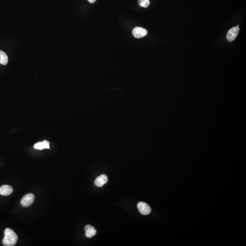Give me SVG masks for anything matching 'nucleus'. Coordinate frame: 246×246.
Masks as SVG:
<instances>
[{"instance_id": "obj_1", "label": "nucleus", "mask_w": 246, "mask_h": 246, "mask_svg": "<svg viewBox=\"0 0 246 246\" xmlns=\"http://www.w3.org/2000/svg\"><path fill=\"white\" fill-rule=\"evenodd\" d=\"M18 240L17 235L11 229H6L5 230V237L3 240V244L6 246H14Z\"/></svg>"}, {"instance_id": "obj_2", "label": "nucleus", "mask_w": 246, "mask_h": 246, "mask_svg": "<svg viewBox=\"0 0 246 246\" xmlns=\"http://www.w3.org/2000/svg\"><path fill=\"white\" fill-rule=\"evenodd\" d=\"M137 207L139 210L140 213L144 215H147L151 213V209L149 205L145 202H139L137 204Z\"/></svg>"}, {"instance_id": "obj_3", "label": "nucleus", "mask_w": 246, "mask_h": 246, "mask_svg": "<svg viewBox=\"0 0 246 246\" xmlns=\"http://www.w3.org/2000/svg\"><path fill=\"white\" fill-rule=\"evenodd\" d=\"M35 196L33 194L29 193L24 196L21 201V204L23 207H28L33 203Z\"/></svg>"}, {"instance_id": "obj_4", "label": "nucleus", "mask_w": 246, "mask_h": 246, "mask_svg": "<svg viewBox=\"0 0 246 246\" xmlns=\"http://www.w3.org/2000/svg\"><path fill=\"white\" fill-rule=\"evenodd\" d=\"M147 30L143 27H135L133 30V35L136 38H140L144 37L147 35Z\"/></svg>"}, {"instance_id": "obj_5", "label": "nucleus", "mask_w": 246, "mask_h": 246, "mask_svg": "<svg viewBox=\"0 0 246 246\" xmlns=\"http://www.w3.org/2000/svg\"><path fill=\"white\" fill-rule=\"evenodd\" d=\"M240 29L239 25L237 27H233L227 33V38L229 42H232L236 39L239 34Z\"/></svg>"}, {"instance_id": "obj_6", "label": "nucleus", "mask_w": 246, "mask_h": 246, "mask_svg": "<svg viewBox=\"0 0 246 246\" xmlns=\"http://www.w3.org/2000/svg\"><path fill=\"white\" fill-rule=\"evenodd\" d=\"M108 181V178L105 174L101 175L97 177L95 180V184L96 186L102 187L104 184H106Z\"/></svg>"}, {"instance_id": "obj_7", "label": "nucleus", "mask_w": 246, "mask_h": 246, "mask_svg": "<svg viewBox=\"0 0 246 246\" xmlns=\"http://www.w3.org/2000/svg\"><path fill=\"white\" fill-rule=\"evenodd\" d=\"M13 190L12 187L10 185H2L0 187V194L2 196H9L12 193Z\"/></svg>"}, {"instance_id": "obj_8", "label": "nucleus", "mask_w": 246, "mask_h": 246, "mask_svg": "<svg viewBox=\"0 0 246 246\" xmlns=\"http://www.w3.org/2000/svg\"><path fill=\"white\" fill-rule=\"evenodd\" d=\"M85 231H86V235L87 238H91L94 237L96 235L97 231L95 229V228L91 225H88L86 226L85 228Z\"/></svg>"}, {"instance_id": "obj_9", "label": "nucleus", "mask_w": 246, "mask_h": 246, "mask_svg": "<svg viewBox=\"0 0 246 246\" xmlns=\"http://www.w3.org/2000/svg\"><path fill=\"white\" fill-rule=\"evenodd\" d=\"M49 142L47 140H44L42 142H40L37 143L34 145V148L35 149L39 150H42L44 149H49L50 146H49Z\"/></svg>"}, {"instance_id": "obj_10", "label": "nucleus", "mask_w": 246, "mask_h": 246, "mask_svg": "<svg viewBox=\"0 0 246 246\" xmlns=\"http://www.w3.org/2000/svg\"><path fill=\"white\" fill-rule=\"evenodd\" d=\"M8 62L7 55L2 51L0 50V63L2 65H6Z\"/></svg>"}, {"instance_id": "obj_11", "label": "nucleus", "mask_w": 246, "mask_h": 246, "mask_svg": "<svg viewBox=\"0 0 246 246\" xmlns=\"http://www.w3.org/2000/svg\"><path fill=\"white\" fill-rule=\"evenodd\" d=\"M138 3L140 7L145 8L147 7L150 4L149 0H139Z\"/></svg>"}, {"instance_id": "obj_12", "label": "nucleus", "mask_w": 246, "mask_h": 246, "mask_svg": "<svg viewBox=\"0 0 246 246\" xmlns=\"http://www.w3.org/2000/svg\"><path fill=\"white\" fill-rule=\"evenodd\" d=\"M88 1L91 3H94L96 2V0H88Z\"/></svg>"}]
</instances>
